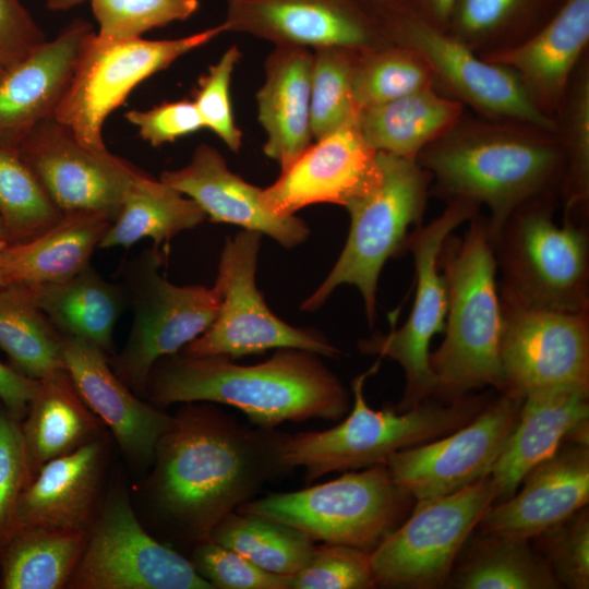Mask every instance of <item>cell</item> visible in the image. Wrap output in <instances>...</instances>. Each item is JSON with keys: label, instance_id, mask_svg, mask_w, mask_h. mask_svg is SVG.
<instances>
[{"label": "cell", "instance_id": "21", "mask_svg": "<svg viewBox=\"0 0 589 589\" xmlns=\"http://www.w3.org/2000/svg\"><path fill=\"white\" fill-rule=\"evenodd\" d=\"M520 484V491L490 506L477 527L481 533L530 541L588 506L589 444H562Z\"/></svg>", "mask_w": 589, "mask_h": 589}, {"label": "cell", "instance_id": "32", "mask_svg": "<svg viewBox=\"0 0 589 589\" xmlns=\"http://www.w3.org/2000/svg\"><path fill=\"white\" fill-rule=\"evenodd\" d=\"M205 219V213L193 200L142 170L129 185L98 248L128 249L149 238L153 247L168 254L169 243L177 235Z\"/></svg>", "mask_w": 589, "mask_h": 589}, {"label": "cell", "instance_id": "42", "mask_svg": "<svg viewBox=\"0 0 589 589\" xmlns=\"http://www.w3.org/2000/svg\"><path fill=\"white\" fill-rule=\"evenodd\" d=\"M534 549L546 561L562 588H589V508L540 533Z\"/></svg>", "mask_w": 589, "mask_h": 589}, {"label": "cell", "instance_id": "40", "mask_svg": "<svg viewBox=\"0 0 589 589\" xmlns=\"http://www.w3.org/2000/svg\"><path fill=\"white\" fill-rule=\"evenodd\" d=\"M62 214L17 152L0 146V218L9 243L40 233Z\"/></svg>", "mask_w": 589, "mask_h": 589}, {"label": "cell", "instance_id": "50", "mask_svg": "<svg viewBox=\"0 0 589 589\" xmlns=\"http://www.w3.org/2000/svg\"><path fill=\"white\" fill-rule=\"evenodd\" d=\"M573 139L568 171V211L585 202L589 192V89L582 84L573 115Z\"/></svg>", "mask_w": 589, "mask_h": 589}, {"label": "cell", "instance_id": "17", "mask_svg": "<svg viewBox=\"0 0 589 589\" xmlns=\"http://www.w3.org/2000/svg\"><path fill=\"white\" fill-rule=\"evenodd\" d=\"M16 152L62 213H101L113 220L129 185L142 171L108 149L84 146L53 118L36 124Z\"/></svg>", "mask_w": 589, "mask_h": 589}, {"label": "cell", "instance_id": "13", "mask_svg": "<svg viewBox=\"0 0 589 589\" xmlns=\"http://www.w3.org/2000/svg\"><path fill=\"white\" fill-rule=\"evenodd\" d=\"M479 205L466 200H453L445 211L409 233L407 249L413 255L416 292L412 306L400 328L375 334L358 342L360 352L389 358L405 373L404 395L397 406L407 411L434 397L436 383L429 363L430 345L443 333L447 313V288L438 265L444 241L465 221L477 216Z\"/></svg>", "mask_w": 589, "mask_h": 589}, {"label": "cell", "instance_id": "22", "mask_svg": "<svg viewBox=\"0 0 589 589\" xmlns=\"http://www.w3.org/2000/svg\"><path fill=\"white\" fill-rule=\"evenodd\" d=\"M63 362L82 398L111 431L129 462L137 467L153 462L172 417L128 387L111 369L108 354L95 345L63 336Z\"/></svg>", "mask_w": 589, "mask_h": 589}, {"label": "cell", "instance_id": "36", "mask_svg": "<svg viewBox=\"0 0 589 589\" xmlns=\"http://www.w3.org/2000/svg\"><path fill=\"white\" fill-rule=\"evenodd\" d=\"M0 349L11 366L33 380L64 368L63 335L24 285L0 288Z\"/></svg>", "mask_w": 589, "mask_h": 589}, {"label": "cell", "instance_id": "24", "mask_svg": "<svg viewBox=\"0 0 589 589\" xmlns=\"http://www.w3.org/2000/svg\"><path fill=\"white\" fill-rule=\"evenodd\" d=\"M159 179L193 200L213 223L269 236L285 248L297 247L309 237L302 219L269 212L261 201L262 189L232 172L208 144L199 145L188 165L163 171Z\"/></svg>", "mask_w": 589, "mask_h": 589}, {"label": "cell", "instance_id": "29", "mask_svg": "<svg viewBox=\"0 0 589 589\" xmlns=\"http://www.w3.org/2000/svg\"><path fill=\"white\" fill-rule=\"evenodd\" d=\"M112 219L101 213L72 212L40 233L8 243L1 254L7 285L60 283L88 265Z\"/></svg>", "mask_w": 589, "mask_h": 589}, {"label": "cell", "instance_id": "39", "mask_svg": "<svg viewBox=\"0 0 589 589\" xmlns=\"http://www.w3.org/2000/svg\"><path fill=\"white\" fill-rule=\"evenodd\" d=\"M432 70L412 49L362 51L352 80V96L360 110L430 87Z\"/></svg>", "mask_w": 589, "mask_h": 589}, {"label": "cell", "instance_id": "27", "mask_svg": "<svg viewBox=\"0 0 589 589\" xmlns=\"http://www.w3.org/2000/svg\"><path fill=\"white\" fill-rule=\"evenodd\" d=\"M313 52L276 46L265 62V81L256 94L257 118L266 133L264 154L280 170L312 143L310 84Z\"/></svg>", "mask_w": 589, "mask_h": 589}, {"label": "cell", "instance_id": "31", "mask_svg": "<svg viewBox=\"0 0 589 589\" xmlns=\"http://www.w3.org/2000/svg\"><path fill=\"white\" fill-rule=\"evenodd\" d=\"M27 287L63 336L112 351L116 324L129 304L122 284L106 280L91 264L68 280Z\"/></svg>", "mask_w": 589, "mask_h": 589}, {"label": "cell", "instance_id": "20", "mask_svg": "<svg viewBox=\"0 0 589 589\" xmlns=\"http://www.w3.org/2000/svg\"><path fill=\"white\" fill-rule=\"evenodd\" d=\"M227 31L249 34L275 46L344 47L368 51L388 37L382 23L359 0H229Z\"/></svg>", "mask_w": 589, "mask_h": 589}, {"label": "cell", "instance_id": "14", "mask_svg": "<svg viewBox=\"0 0 589 589\" xmlns=\"http://www.w3.org/2000/svg\"><path fill=\"white\" fill-rule=\"evenodd\" d=\"M70 589H213L190 560L149 534L128 492L113 489L87 532Z\"/></svg>", "mask_w": 589, "mask_h": 589}, {"label": "cell", "instance_id": "55", "mask_svg": "<svg viewBox=\"0 0 589 589\" xmlns=\"http://www.w3.org/2000/svg\"><path fill=\"white\" fill-rule=\"evenodd\" d=\"M8 243H9V238H8L7 229L0 218V288L5 286L4 278L2 275V268H1V254Z\"/></svg>", "mask_w": 589, "mask_h": 589}, {"label": "cell", "instance_id": "2", "mask_svg": "<svg viewBox=\"0 0 589 589\" xmlns=\"http://www.w3.org/2000/svg\"><path fill=\"white\" fill-rule=\"evenodd\" d=\"M143 396L159 408L194 401L228 405L265 429L288 421H338L350 410L341 380L320 354L297 348L277 349L251 365L226 356L178 351L154 364Z\"/></svg>", "mask_w": 589, "mask_h": 589}, {"label": "cell", "instance_id": "30", "mask_svg": "<svg viewBox=\"0 0 589 589\" xmlns=\"http://www.w3.org/2000/svg\"><path fill=\"white\" fill-rule=\"evenodd\" d=\"M105 428L65 369L38 380L21 420L32 479L48 461L106 436Z\"/></svg>", "mask_w": 589, "mask_h": 589}, {"label": "cell", "instance_id": "33", "mask_svg": "<svg viewBox=\"0 0 589 589\" xmlns=\"http://www.w3.org/2000/svg\"><path fill=\"white\" fill-rule=\"evenodd\" d=\"M460 112L459 103L445 99L429 87L364 108L357 120L374 149L417 160L428 144L454 127Z\"/></svg>", "mask_w": 589, "mask_h": 589}, {"label": "cell", "instance_id": "23", "mask_svg": "<svg viewBox=\"0 0 589 589\" xmlns=\"http://www.w3.org/2000/svg\"><path fill=\"white\" fill-rule=\"evenodd\" d=\"M85 20L72 21L0 77V146L15 149L39 122L52 118L93 33Z\"/></svg>", "mask_w": 589, "mask_h": 589}, {"label": "cell", "instance_id": "38", "mask_svg": "<svg viewBox=\"0 0 589 589\" xmlns=\"http://www.w3.org/2000/svg\"><path fill=\"white\" fill-rule=\"evenodd\" d=\"M360 52L344 47L313 49L310 121L314 141L357 120L352 80Z\"/></svg>", "mask_w": 589, "mask_h": 589}, {"label": "cell", "instance_id": "44", "mask_svg": "<svg viewBox=\"0 0 589 589\" xmlns=\"http://www.w3.org/2000/svg\"><path fill=\"white\" fill-rule=\"evenodd\" d=\"M190 562L213 588L290 589V576L265 570L240 553L212 540L193 546Z\"/></svg>", "mask_w": 589, "mask_h": 589}, {"label": "cell", "instance_id": "45", "mask_svg": "<svg viewBox=\"0 0 589 589\" xmlns=\"http://www.w3.org/2000/svg\"><path fill=\"white\" fill-rule=\"evenodd\" d=\"M241 53L237 46L229 47L220 59L200 77L193 93V104L203 127L214 132L232 152L242 145V133L235 121L230 100L232 72Z\"/></svg>", "mask_w": 589, "mask_h": 589}, {"label": "cell", "instance_id": "4", "mask_svg": "<svg viewBox=\"0 0 589 589\" xmlns=\"http://www.w3.org/2000/svg\"><path fill=\"white\" fill-rule=\"evenodd\" d=\"M380 360L351 382L353 404L337 425L323 431L287 434L281 460L290 470L301 467L306 482L334 471H349L386 462L396 452L442 437L471 421L489 402L465 396L450 402H423L407 411L376 410L364 396L366 378Z\"/></svg>", "mask_w": 589, "mask_h": 589}, {"label": "cell", "instance_id": "7", "mask_svg": "<svg viewBox=\"0 0 589 589\" xmlns=\"http://www.w3.org/2000/svg\"><path fill=\"white\" fill-rule=\"evenodd\" d=\"M381 177L364 196L345 208L350 214L346 243L332 271L301 304L313 312L341 285L358 288L372 326L376 318V289L385 263L407 250L409 228L423 216L429 176L416 159L377 152Z\"/></svg>", "mask_w": 589, "mask_h": 589}, {"label": "cell", "instance_id": "8", "mask_svg": "<svg viewBox=\"0 0 589 589\" xmlns=\"http://www.w3.org/2000/svg\"><path fill=\"white\" fill-rule=\"evenodd\" d=\"M414 502L383 462L299 491L252 498L236 510L289 525L313 542L371 553L407 518Z\"/></svg>", "mask_w": 589, "mask_h": 589}, {"label": "cell", "instance_id": "10", "mask_svg": "<svg viewBox=\"0 0 589 589\" xmlns=\"http://www.w3.org/2000/svg\"><path fill=\"white\" fill-rule=\"evenodd\" d=\"M227 31L223 22L173 39H106L93 32L53 113L84 146L106 151L103 128L140 83Z\"/></svg>", "mask_w": 589, "mask_h": 589}, {"label": "cell", "instance_id": "34", "mask_svg": "<svg viewBox=\"0 0 589 589\" xmlns=\"http://www.w3.org/2000/svg\"><path fill=\"white\" fill-rule=\"evenodd\" d=\"M87 532L21 526L0 548V588H67L83 554Z\"/></svg>", "mask_w": 589, "mask_h": 589}, {"label": "cell", "instance_id": "11", "mask_svg": "<svg viewBox=\"0 0 589 589\" xmlns=\"http://www.w3.org/2000/svg\"><path fill=\"white\" fill-rule=\"evenodd\" d=\"M495 501L490 476L447 495L416 500L407 518L372 552L377 587H446L471 533Z\"/></svg>", "mask_w": 589, "mask_h": 589}, {"label": "cell", "instance_id": "52", "mask_svg": "<svg viewBox=\"0 0 589 589\" xmlns=\"http://www.w3.org/2000/svg\"><path fill=\"white\" fill-rule=\"evenodd\" d=\"M458 0H407V5L417 14L442 28L448 25Z\"/></svg>", "mask_w": 589, "mask_h": 589}, {"label": "cell", "instance_id": "54", "mask_svg": "<svg viewBox=\"0 0 589 589\" xmlns=\"http://www.w3.org/2000/svg\"><path fill=\"white\" fill-rule=\"evenodd\" d=\"M46 5L51 10H69L85 0H45Z\"/></svg>", "mask_w": 589, "mask_h": 589}, {"label": "cell", "instance_id": "43", "mask_svg": "<svg viewBox=\"0 0 589 589\" xmlns=\"http://www.w3.org/2000/svg\"><path fill=\"white\" fill-rule=\"evenodd\" d=\"M377 588L371 553L336 543L314 546L298 573L290 576V589H372Z\"/></svg>", "mask_w": 589, "mask_h": 589}, {"label": "cell", "instance_id": "18", "mask_svg": "<svg viewBox=\"0 0 589 589\" xmlns=\"http://www.w3.org/2000/svg\"><path fill=\"white\" fill-rule=\"evenodd\" d=\"M389 38L420 55L432 72L480 110L552 130L554 124L506 67L476 57L461 39L446 35L410 8L384 23Z\"/></svg>", "mask_w": 589, "mask_h": 589}, {"label": "cell", "instance_id": "9", "mask_svg": "<svg viewBox=\"0 0 589 589\" xmlns=\"http://www.w3.org/2000/svg\"><path fill=\"white\" fill-rule=\"evenodd\" d=\"M166 259V252L152 245L119 269L133 316L125 344L108 359L117 376L139 396L144 395L154 364L203 334L218 310L214 287L169 281L160 272Z\"/></svg>", "mask_w": 589, "mask_h": 589}, {"label": "cell", "instance_id": "56", "mask_svg": "<svg viewBox=\"0 0 589 589\" xmlns=\"http://www.w3.org/2000/svg\"><path fill=\"white\" fill-rule=\"evenodd\" d=\"M4 72H5V69L0 64V77L3 75Z\"/></svg>", "mask_w": 589, "mask_h": 589}, {"label": "cell", "instance_id": "15", "mask_svg": "<svg viewBox=\"0 0 589 589\" xmlns=\"http://www.w3.org/2000/svg\"><path fill=\"white\" fill-rule=\"evenodd\" d=\"M502 303L501 393H589V311L558 312Z\"/></svg>", "mask_w": 589, "mask_h": 589}, {"label": "cell", "instance_id": "37", "mask_svg": "<svg viewBox=\"0 0 589 589\" xmlns=\"http://www.w3.org/2000/svg\"><path fill=\"white\" fill-rule=\"evenodd\" d=\"M261 568L292 576L309 562L313 541L300 530L261 515L233 510L212 530L209 539Z\"/></svg>", "mask_w": 589, "mask_h": 589}, {"label": "cell", "instance_id": "6", "mask_svg": "<svg viewBox=\"0 0 589 589\" xmlns=\"http://www.w3.org/2000/svg\"><path fill=\"white\" fill-rule=\"evenodd\" d=\"M421 166L453 200L485 204L491 239L507 218L553 183L563 156L549 142L506 134L442 140L421 154Z\"/></svg>", "mask_w": 589, "mask_h": 589}, {"label": "cell", "instance_id": "5", "mask_svg": "<svg viewBox=\"0 0 589 589\" xmlns=\"http://www.w3.org/2000/svg\"><path fill=\"white\" fill-rule=\"evenodd\" d=\"M491 240L503 303L589 311V235L584 223L566 216L557 225L549 206L532 201L516 209Z\"/></svg>", "mask_w": 589, "mask_h": 589}, {"label": "cell", "instance_id": "41", "mask_svg": "<svg viewBox=\"0 0 589 589\" xmlns=\"http://www.w3.org/2000/svg\"><path fill=\"white\" fill-rule=\"evenodd\" d=\"M99 37H142L153 28L185 21L199 9V0H91Z\"/></svg>", "mask_w": 589, "mask_h": 589}, {"label": "cell", "instance_id": "1", "mask_svg": "<svg viewBox=\"0 0 589 589\" xmlns=\"http://www.w3.org/2000/svg\"><path fill=\"white\" fill-rule=\"evenodd\" d=\"M286 436L244 425L212 402H185L157 443L146 483L157 520L178 542L207 541L226 515L288 471Z\"/></svg>", "mask_w": 589, "mask_h": 589}, {"label": "cell", "instance_id": "26", "mask_svg": "<svg viewBox=\"0 0 589 589\" xmlns=\"http://www.w3.org/2000/svg\"><path fill=\"white\" fill-rule=\"evenodd\" d=\"M107 441L103 436L45 464L20 496V527L88 531L98 512Z\"/></svg>", "mask_w": 589, "mask_h": 589}, {"label": "cell", "instance_id": "12", "mask_svg": "<svg viewBox=\"0 0 589 589\" xmlns=\"http://www.w3.org/2000/svg\"><path fill=\"white\" fill-rule=\"evenodd\" d=\"M262 235L242 230L227 237L214 289L218 310L211 326L180 351L239 359L271 349L297 348L338 358L339 348L322 333L293 327L271 311L255 284Z\"/></svg>", "mask_w": 589, "mask_h": 589}, {"label": "cell", "instance_id": "35", "mask_svg": "<svg viewBox=\"0 0 589 589\" xmlns=\"http://www.w3.org/2000/svg\"><path fill=\"white\" fill-rule=\"evenodd\" d=\"M460 554L446 587L457 589L562 588L529 540L485 534Z\"/></svg>", "mask_w": 589, "mask_h": 589}, {"label": "cell", "instance_id": "53", "mask_svg": "<svg viewBox=\"0 0 589 589\" xmlns=\"http://www.w3.org/2000/svg\"><path fill=\"white\" fill-rule=\"evenodd\" d=\"M383 25L390 16L407 8V0H359Z\"/></svg>", "mask_w": 589, "mask_h": 589}, {"label": "cell", "instance_id": "19", "mask_svg": "<svg viewBox=\"0 0 589 589\" xmlns=\"http://www.w3.org/2000/svg\"><path fill=\"white\" fill-rule=\"evenodd\" d=\"M380 177L377 151L354 120L311 143L273 184L262 189L261 201L279 216L318 203L346 207L369 193Z\"/></svg>", "mask_w": 589, "mask_h": 589}, {"label": "cell", "instance_id": "46", "mask_svg": "<svg viewBox=\"0 0 589 589\" xmlns=\"http://www.w3.org/2000/svg\"><path fill=\"white\" fill-rule=\"evenodd\" d=\"M31 480L21 421L0 402V548L20 527L19 501Z\"/></svg>", "mask_w": 589, "mask_h": 589}, {"label": "cell", "instance_id": "48", "mask_svg": "<svg viewBox=\"0 0 589 589\" xmlns=\"http://www.w3.org/2000/svg\"><path fill=\"white\" fill-rule=\"evenodd\" d=\"M125 119L137 128L143 140L155 147L204 128L190 99L165 101L148 110L133 109L125 113Z\"/></svg>", "mask_w": 589, "mask_h": 589}, {"label": "cell", "instance_id": "25", "mask_svg": "<svg viewBox=\"0 0 589 589\" xmlns=\"http://www.w3.org/2000/svg\"><path fill=\"white\" fill-rule=\"evenodd\" d=\"M566 442L589 444V393L553 389L526 396L490 473L494 503L510 497L525 476Z\"/></svg>", "mask_w": 589, "mask_h": 589}, {"label": "cell", "instance_id": "51", "mask_svg": "<svg viewBox=\"0 0 589 589\" xmlns=\"http://www.w3.org/2000/svg\"><path fill=\"white\" fill-rule=\"evenodd\" d=\"M38 380H33L0 361V402L20 421L24 418Z\"/></svg>", "mask_w": 589, "mask_h": 589}, {"label": "cell", "instance_id": "28", "mask_svg": "<svg viewBox=\"0 0 589 589\" xmlns=\"http://www.w3.org/2000/svg\"><path fill=\"white\" fill-rule=\"evenodd\" d=\"M588 41L589 0H565L528 40L486 60L512 70L533 101L551 105L563 95Z\"/></svg>", "mask_w": 589, "mask_h": 589}, {"label": "cell", "instance_id": "49", "mask_svg": "<svg viewBox=\"0 0 589 589\" xmlns=\"http://www.w3.org/2000/svg\"><path fill=\"white\" fill-rule=\"evenodd\" d=\"M47 39L19 0H0V64L10 69Z\"/></svg>", "mask_w": 589, "mask_h": 589}, {"label": "cell", "instance_id": "47", "mask_svg": "<svg viewBox=\"0 0 589 589\" xmlns=\"http://www.w3.org/2000/svg\"><path fill=\"white\" fill-rule=\"evenodd\" d=\"M551 0H458L448 25L478 39L526 25Z\"/></svg>", "mask_w": 589, "mask_h": 589}, {"label": "cell", "instance_id": "16", "mask_svg": "<svg viewBox=\"0 0 589 589\" xmlns=\"http://www.w3.org/2000/svg\"><path fill=\"white\" fill-rule=\"evenodd\" d=\"M522 400L500 393L459 429L390 455L385 462L389 474L416 500L447 495L490 476Z\"/></svg>", "mask_w": 589, "mask_h": 589}, {"label": "cell", "instance_id": "3", "mask_svg": "<svg viewBox=\"0 0 589 589\" xmlns=\"http://www.w3.org/2000/svg\"><path fill=\"white\" fill-rule=\"evenodd\" d=\"M438 265L446 281L447 313L444 339L429 357L434 397L450 402L486 386L501 393L503 313L488 220L476 216L462 238L448 236Z\"/></svg>", "mask_w": 589, "mask_h": 589}]
</instances>
